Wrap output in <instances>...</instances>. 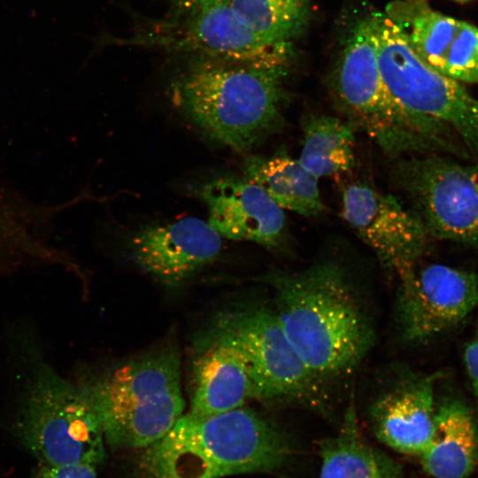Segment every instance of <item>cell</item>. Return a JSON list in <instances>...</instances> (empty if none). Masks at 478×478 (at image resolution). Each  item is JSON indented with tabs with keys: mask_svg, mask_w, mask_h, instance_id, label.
<instances>
[{
	"mask_svg": "<svg viewBox=\"0 0 478 478\" xmlns=\"http://www.w3.org/2000/svg\"><path fill=\"white\" fill-rule=\"evenodd\" d=\"M378 66L384 87L407 112L451 129L478 163V98L463 85L425 63L404 28L386 13H374Z\"/></svg>",
	"mask_w": 478,
	"mask_h": 478,
	"instance_id": "obj_6",
	"label": "cell"
},
{
	"mask_svg": "<svg viewBox=\"0 0 478 478\" xmlns=\"http://www.w3.org/2000/svg\"><path fill=\"white\" fill-rule=\"evenodd\" d=\"M127 44L160 50L186 58H205L284 69L289 43L260 38L233 12L228 3L148 21Z\"/></svg>",
	"mask_w": 478,
	"mask_h": 478,
	"instance_id": "obj_9",
	"label": "cell"
},
{
	"mask_svg": "<svg viewBox=\"0 0 478 478\" xmlns=\"http://www.w3.org/2000/svg\"><path fill=\"white\" fill-rule=\"evenodd\" d=\"M290 454L282 432L242 406L202 418L183 414L146 448L143 463L152 478H220L274 471Z\"/></svg>",
	"mask_w": 478,
	"mask_h": 478,
	"instance_id": "obj_3",
	"label": "cell"
},
{
	"mask_svg": "<svg viewBox=\"0 0 478 478\" xmlns=\"http://www.w3.org/2000/svg\"><path fill=\"white\" fill-rule=\"evenodd\" d=\"M170 83L174 106L208 138L248 151L282 120L284 69L186 58Z\"/></svg>",
	"mask_w": 478,
	"mask_h": 478,
	"instance_id": "obj_2",
	"label": "cell"
},
{
	"mask_svg": "<svg viewBox=\"0 0 478 478\" xmlns=\"http://www.w3.org/2000/svg\"><path fill=\"white\" fill-rule=\"evenodd\" d=\"M434 478H466L478 466V426L461 401L447 399L436 407L434 434L419 457Z\"/></svg>",
	"mask_w": 478,
	"mask_h": 478,
	"instance_id": "obj_18",
	"label": "cell"
},
{
	"mask_svg": "<svg viewBox=\"0 0 478 478\" xmlns=\"http://www.w3.org/2000/svg\"><path fill=\"white\" fill-rule=\"evenodd\" d=\"M199 197L208 209V224L220 236L273 247L283 235L284 211L244 177L213 178L200 187Z\"/></svg>",
	"mask_w": 478,
	"mask_h": 478,
	"instance_id": "obj_15",
	"label": "cell"
},
{
	"mask_svg": "<svg viewBox=\"0 0 478 478\" xmlns=\"http://www.w3.org/2000/svg\"><path fill=\"white\" fill-rule=\"evenodd\" d=\"M235 14L270 43H289L305 27L308 0H229Z\"/></svg>",
	"mask_w": 478,
	"mask_h": 478,
	"instance_id": "obj_22",
	"label": "cell"
},
{
	"mask_svg": "<svg viewBox=\"0 0 478 478\" xmlns=\"http://www.w3.org/2000/svg\"><path fill=\"white\" fill-rule=\"evenodd\" d=\"M17 346L23 376L14 430L23 445L42 466L102 463L106 443L88 396L57 373L34 339Z\"/></svg>",
	"mask_w": 478,
	"mask_h": 478,
	"instance_id": "obj_4",
	"label": "cell"
},
{
	"mask_svg": "<svg viewBox=\"0 0 478 478\" xmlns=\"http://www.w3.org/2000/svg\"><path fill=\"white\" fill-rule=\"evenodd\" d=\"M243 177L260 187L283 211L314 216L323 210L319 179L284 152L250 156L243 163Z\"/></svg>",
	"mask_w": 478,
	"mask_h": 478,
	"instance_id": "obj_20",
	"label": "cell"
},
{
	"mask_svg": "<svg viewBox=\"0 0 478 478\" xmlns=\"http://www.w3.org/2000/svg\"><path fill=\"white\" fill-rule=\"evenodd\" d=\"M342 216L382 266L398 279L417 266L429 239L411 210L392 195L364 183L344 189Z\"/></svg>",
	"mask_w": 478,
	"mask_h": 478,
	"instance_id": "obj_12",
	"label": "cell"
},
{
	"mask_svg": "<svg viewBox=\"0 0 478 478\" xmlns=\"http://www.w3.org/2000/svg\"><path fill=\"white\" fill-rule=\"evenodd\" d=\"M393 179L429 239L478 246V163L443 153L412 155Z\"/></svg>",
	"mask_w": 478,
	"mask_h": 478,
	"instance_id": "obj_8",
	"label": "cell"
},
{
	"mask_svg": "<svg viewBox=\"0 0 478 478\" xmlns=\"http://www.w3.org/2000/svg\"><path fill=\"white\" fill-rule=\"evenodd\" d=\"M355 130L351 122L334 116H307L298 160L318 179L348 173L355 165Z\"/></svg>",
	"mask_w": 478,
	"mask_h": 478,
	"instance_id": "obj_21",
	"label": "cell"
},
{
	"mask_svg": "<svg viewBox=\"0 0 478 478\" xmlns=\"http://www.w3.org/2000/svg\"><path fill=\"white\" fill-rule=\"evenodd\" d=\"M170 5V15L180 16L217 4L227 3L229 0H167Z\"/></svg>",
	"mask_w": 478,
	"mask_h": 478,
	"instance_id": "obj_25",
	"label": "cell"
},
{
	"mask_svg": "<svg viewBox=\"0 0 478 478\" xmlns=\"http://www.w3.org/2000/svg\"><path fill=\"white\" fill-rule=\"evenodd\" d=\"M463 358L471 386L478 398V329L466 344Z\"/></svg>",
	"mask_w": 478,
	"mask_h": 478,
	"instance_id": "obj_24",
	"label": "cell"
},
{
	"mask_svg": "<svg viewBox=\"0 0 478 478\" xmlns=\"http://www.w3.org/2000/svg\"><path fill=\"white\" fill-rule=\"evenodd\" d=\"M334 92L348 121L389 156L404 154L417 143L420 120L394 101L381 77L374 13L352 28L335 72Z\"/></svg>",
	"mask_w": 478,
	"mask_h": 478,
	"instance_id": "obj_7",
	"label": "cell"
},
{
	"mask_svg": "<svg viewBox=\"0 0 478 478\" xmlns=\"http://www.w3.org/2000/svg\"><path fill=\"white\" fill-rule=\"evenodd\" d=\"M194 372L195 389L188 412L193 417L228 412L254 398L244 362L236 350L227 344L204 342Z\"/></svg>",
	"mask_w": 478,
	"mask_h": 478,
	"instance_id": "obj_17",
	"label": "cell"
},
{
	"mask_svg": "<svg viewBox=\"0 0 478 478\" xmlns=\"http://www.w3.org/2000/svg\"><path fill=\"white\" fill-rule=\"evenodd\" d=\"M452 1H455V2H458V3H466V2H468V1H471V0H452Z\"/></svg>",
	"mask_w": 478,
	"mask_h": 478,
	"instance_id": "obj_26",
	"label": "cell"
},
{
	"mask_svg": "<svg viewBox=\"0 0 478 478\" xmlns=\"http://www.w3.org/2000/svg\"><path fill=\"white\" fill-rule=\"evenodd\" d=\"M276 317L304 363L319 379L355 367L374 340L343 268L320 262L274 276Z\"/></svg>",
	"mask_w": 478,
	"mask_h": 478,
	"instance_id": "obj_1",
	"label": "cell"
},
{
	"mask_svg": "<svg viewBox=\"0 0 478 478\" xmlns=\"http://www.w3.org/2000/svg\"><path fill=\"white\" fill-rule=\"evenodd\" d=\"M79 387L112 450L147 448L183 415L180 358L173 350L128 360Z\"/></svg>",
	"mask_w": 478,
	"mask_h": 478,
	"instance_id": "obj_5",
	"label": "cell"
},
{
	"mask_svg": "<svg viewBox=\"0 0 478 478\" xmlns=\"http://www.w3.org/2000/svg\"><path fill=\"white\" fill-rule=\"evenodd\" d=\"M221 236L208 222L194 217L142 227L130 239L135 262L169 286L178 285L212 263Z\"/></svg>",
	"mask_w": 478,
	"mask_h": 478,
	"instance_id": "obj_14",
	"label": "cell"
},
{
	"mask_svg": "<svg viewBox=\"0 0 478 478\" xmlns=\"http://www.w3.org/2000/svg\"><path fill=\"white\" fill-rule=\"evenodd\" d=\"M320 478H405L402 466L361 433L351 405L338 433L320 443Z\"/></svg>",
	"mask_w": 478,
	"mask_h": 478,
	"instance_id": "obj_19",
	"label": "cell"
},
{
	"mask_svg": "<svg viewBox=\"0 0 478 478\" xmlns=\"http://www.w3.org/2000/svg\"><path fill=\"white\" fill-rule=\"evenodd\" d=\"M386 14L405 31L433 69L461 83H478V28L430 7L427 0H397Z\"/></svg>",
	"mask_w": 478,
	"mask_h": 478,
	"instance_id": "obj_13",
	"label": "cell"
},
{
	"mask_svg": "<svg viewBox=\"0 0 478 478\" xmlns=\"http://www.w3.org/2000/svg\"><path fill=\"white\" fill-rule=\"evenodd\" d=\"M434 376L405 380L373 403L370 423L377 439L395 451L420 457L434 434Z\"/></svg>",
	"mask_w": 478,
	"mask_h": 478,
	"instance_id": "obj_16",
	"label": "cell"
},
{
	"mask_svg": "<svg viewBox=\"0 0 478 478\" xmlns=\"http://www.w3.org/2000/svg\"><path fill=\"white\" fill-rule=\"evenodd\" d=\"M398 280L397 323L408 343H424L453 328L478 306L473 272L432 264Z\"/></svg>",
	"mask_w": 478,
	"mask_h": 478,
	"instance_id": "obj_11",
	"label": "cell"
},
{
	"mask_svg": "<svg viewBox=\"0 0 478 478\" xmlns=\"http://www.w3.org/2000/svg\"><path fill=\"white\" fill-rule=\"evenodd\" d=\"M96 467L86 463L42 466L34 478H96Z\"/></svg>",
	"mask_w": 478,
	"mask_h": 478,
	"instance_id": "obj_23",
	"label": "cell"
},
{
	"mask_svg": "<svg viewBox=\"0 0 478 478\" xmlns=\"http://www.w3.org/2000/svg\"><path fill=\"white\" fill-rule=\"evenodd\" d=\"M204 342L227 344L241 356L259 400L299 399L319 379L285 335L274 310L252 307L219 315Z\"/></svg>",
	"mask_w": 478,
	"mask_h": 478,
	"instance_id": "obj_10",
	"label": "cell"
}]
</instances>
